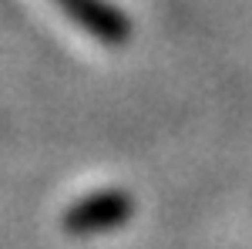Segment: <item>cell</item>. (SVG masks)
Masks as SVG:
<instances>
[{
  "instance_id": "cell-2",
  "label": "cell",
  "mask_w": 252,
  "mask_h": 249,
  "mask_svg": "<svg viewBox=\"0 0 252 249\" xmlns=\"http://www.w3.org/2000/svg\"><path fill=\"white\" fill-rule=\"evenodd\" d=\"M58 3L74 17L78 27L94 34L97 40H104V44L128 40V17L118 14L111 3H104V0H58Z\"/></svg>"
},
{
  "instance_id": "cell-1",
  "label": "cell",
  "mask_w": 252,
  "mask_h": 249,
  "mask_svg": "<svg viewBox=\"0 0 252 249\" xmlns=\"http://www.w3.org/2000/svg\"><path fill=\"white\" fill-rule=\"evenodd\" d=\"M128 219H131V199L125 192H97V195L81 199L78 206L64 215V229L84 236V232L115 229Z\"/></svg>"
}]
</instances>
